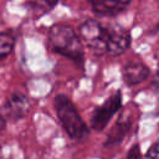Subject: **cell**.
Here are the masks:
<instances>
[{
    "label": "cell",
    "instance_id": "1",
    "mask_svg": "<svg viewBox=\"0 0 159 159\" xmlns=\"http://www.w3.org/2000/svg\"><path fill=\"white\" fill-rule=\"evenodd\" d=\"M48 46L53 52L72 60L81 67L83 66V45L81 37L71 26L62 24L51 26L48 30Z\"/></svg>",
    "mask_w": 159,
    "mask_h": 159
},
{
    "label": "cell",
    "instance_id": "2",
    "mask_svg": "<svg viewBox=\"0 0 159 159\" xmlns=\"http://www.w3.org/2000/svg\"><path fill=\"white\" fill-rule=\"evenodd\" d=\"M53 107L58 122L61 123L66 134L71 139L80 142L88 137L89 134L88 125L81 118L75 104L66 94L63 93L56 94L53 98Z\"/></svg>",
    "mask_w": 159,
    "mask_h": 159
},
{
    "label": "cell",
    "instance_id": "3",
    "mask_svg": "<svg viewBox=\"0 0 159 159\" xmlns=\"http://www.w3.org/2000/svg\"><path fill=\"white\" fill-rule=\"evenodd\" d=\"M80 37L94 55L106 53L108 26H103L94 19H88L80 25Z\"/></svg>",
    "mask_w": 159,
    "mask_h": 159
},
{
    "label": "cell",
    "instance_id": "4",
    "mask_svg": "<svg viewBox=\"0 0 159 159\" xmlns=\"http://www.w3.org/2000/svg\"><path fill=\"white\" fill-rule=\"evenodd\" d=\"M123 104V96L120 91H116L102 104L97 106L91 116V128L96 132H102L108 125L109 120L119 112Z\"/></svg>",
    "mask_w": 159,
    "mask_h": 159
},
{
    "label": "cell",
    "instance_id": "5",
    "mask_svg": "<svg viewBox=\"0 0 159 159\" xmlns=\"http://www.w3.org/2000/svg\"><path fill=\"white\" fill-rule=\"evenodd\" d=\"M133 123H134V117L132 114V111L123 112L118 117L116 123L112 125V128L109 129L103 145L106 148H113V147L119 145L124 140V138L128 135V133L130 132Z\"/></svg>",
    "mask_w": 159,
    "mask_h": 159
},
{
    "label": "cell",
    "instance_id": "6",
    "mask_svg": "<svg viewBox=\"0 0 159 159\" xmlns=\"http://www.w3.org/2000/svg\"><path fill=\"white\" fill-rule=\"evenodd\" d=\"M129 46H130V35L125 29L118 25L108 26V40H107L106 53L111 56H119L124 53Z\"/></svg>",
    "mask_w": 159,
    "mask_h": 159
},
{
    "label": "cell",
    "instance_id": "7",
    "mask_svg": "<svg viewBox=\"0 0 159 159\" xmlns=\"http://www.w3.org/2000/svg\"><path fill=\"white\" fill-rule=\"evenodd\" d=\"M31 104L29 98L20 91H14L6 99L5 113L12 120H19L26 117L30 112Z\"/></svg>",
    "mask_w": 159,
    "mask_h": 159
},
{
    "label": "cell",
    "instance_id": "8",
    "mask_svg": "<svg viewBox=\"0 0 159 159\" xmlns=\"http://www.w3.org/2000/svg\"><path fill=\"white\" fill-rule=\"evenodd\" d=\"M149 76H150L149 67L138 60L129 61L122 68V77L127 86H137L144 82L145 80H148Z\"/></svg>",
    "mask_w": 159,
    "mask_h": 159
},
{
    "label": "cell",
    "instance_id": "9",
    "mask_svg": "<svg viewBox=\"0 0 159 159\" xmlns=\"http://www.w3.org/2000/svg\"><path fill=\"white\" fill-rule=\"evenodd\" d=\"M132 0H88L94 14L99 16H116L123 12Z\"/></svg>",
    "mask_w": 159,
    "mask_h": 159
},
{
    "label": "cell",
    "instance_id": "10",
    "mask_svg": "<svg viewBox=\"0 0 159 159\" xmlns=\"http://www.w3.org/2000/svg\"><path fill=\"white\" fill-rule=\"evenodd\" d=\"M15 46V37L11 32H0V61L7 57Z\"/></svg>",
    "mask_w": 159,
    "mask_h": 159
},
{
    "label": "cell",
    "instance_id": "11",
    "mask_svg": "<svg viewBox=\"0 0 159 159\" xmlns=\"http://www.w3.org/2000/svg\"><path fill=\"white\" fill-rule=\"evenodd\" d=\"M58 1L60 0H29V4L35 11H37L41 15L52 10L58 4Z\"/></svg>",
    "mask_w": 159,
    "mask_h": 159
},
{
    "label": "cell",
    "instance_id": "12",
    "mask_svg": "<svg viewBox=\"0 0 159 159\" xmlns=\"http://www.w3.org/2000/svg\"><path fill=\"white\" fill-rule=\"evenodd\" d=\"M145 157L148 159H159V138L150 144V147L145 153Z\"/></svg>",
    "mask_w": 159,
    "mask_h": 159
},
{
    "label": "cell",
    "instance_id": "13",
    "mask_svg": "<svg viewBox=\"0 0 159 159\" xmlns=\"http://www.w3.org/2000/svg\"><path fill=\"white\" fill-rule=\"evenodd\" d=\"M125 159H143L142 150H140V145H139L138 143L133 144V145L129 148Z\"/></svg>",
    "mask_w": 159,
    "mask_h": 159
},
{
    "label": "cell",
    "instance_id": "14",
    "mask_svg": "<svg viewBox=\"0 0 159 159\" xmlns=\"http://www.w3.org/2000/svg\"><path fill=\"white\" fill-rule=\"evenodd\" d=\"M152 86L154 87L155 91L159 92V71L155 72V75H154V77H153V80H152Z\"/></svg>",
    "mask_w": 159,
    "mask_h": 159
},
{
    "label": "cell",
    "instance_id": "15",
    "mask_svg": "<svg viewBox=\"0 0 159 159\" xmlns=\"http://www.w3.org/2000/svg\"><path fill=\"white\" fill-rule=\"evenodd\" d=\"M6 128V120L2 116H0V130H4Z\"/></svg>",
    "mask_w": 159,
    "mask_h": 159
},
{
    "label": "cell",
    "instance_id": "16",
    "mask_svg": "<svg viewBox=\"0 0 159 159\" xmlns=\"http://www.w3.org/2000/svg\"><path fill=\"white\" fill-rule=\"evenodd\" d=\"M0 153H1V150H0Z\"/></svg>",
    "mask_w": 159,
    "mask_h": 159
}]
</instances>
